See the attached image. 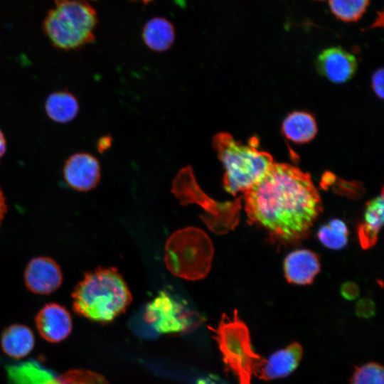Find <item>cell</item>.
<instances>
[{
  "label": "cell",
  "mask_w": 384,
  "mask_h": 384,
  "mask_svg": "<svg viewBox=\"0 0 384 384\" xmlns=\"http://www.w3.org/2000/svg\"><path fill=\"white\" fill-rule=\"evenodd\" d=\"M244 201L249 223L283 242L304 238L323 208L311 176L288 164L273 163Z\"/></svg>",
  "instance_id": "cell-1"
},
{
  "label": "cell",
  "mask_w": 384,
  "mask_h": 384,
  "mask_svg": "<svg viewBox=\"0 0 384 384\" xmlns=\"http://www.w3.org/2000/svg\"><path fill=\"white\" fill-rule=\"evenodd\" d=\"M74 311L98 322H109L124 312L131 292L115 267H98L86 273L72 293Z\"/></svg>",
  "instance_id": "cell-2"
},
{
  "label": "cell",
  "mask_w": 384,
  "mask_h": 384,
  "mask_svg": "<svg viewBox=\"0 0 384 384\" xmlns=\"http://www.w3.org/2000/svg\"><path fill=\"white\" fill-rule=\"evenodd\" d=\"M255 141L252 139L250 144H244L227 132H220L213 137V146L225 171L223 185L233 196L249 189L273 164L272 156L259 150Z\"/></svg>",
  "instance_id": "cell-3"
},
{
  "label": "cell",
  "mask_w": 384,
  "mask_h": 384,
  "mask_svg": "<svg viewBox=\"0 0 384 384\" xmlns=\"http://www.w3.org/2000/svg\"><path fill=\"white\" fill-rule=\"evenodd\" d=\"M55 6L45 17L42 28L55 48L77 50L95 41L97 23L95 9L85 0H54Z\"/></svg>",
  "instance_id": "cell-4"
},
{
  "label": "cell",
  "mask_w": 384,
  "mask_h": 384,
  "mask_svg": "<svg viewBox=\"0 0 384 384\" xmlns=\"http://www.w3.org/2000/svg\"><path fill=\"white\" fill-rule=\"evenodd\" d=\"M214 255L213 242L199 228L186 227L173 233L165 245L164 262L176 277L196 281L209 273Z\"/></svg>",
  "instance_id": "cell-5"
},
{
  "label": "cell",
  "mask_w": 384,
  "mask_h": 384,
  "mask_svg": "<svg viewBox=\"0 0 384 384\" xmlns=\"http://www.w3.org/2000/svg\"><path fill=\"white\" fill-rule=\"evenodd\" d=\"M214 332L225 366L236 377L239 384H251L257 375L265 358L253 348L248 327L235 309L232 317L223 314Z\"/></svg>",
  "instance_id": "cell-6"
},
{
  "label": "cell",
  "mask_w": 384,
  "mask_h": 384,
  "mask_svg": "<svg viewBox=\"0 0 384 384\" xmlns=\"http://www.w3.org/2000/svg\"><path fill=\"white\" fill-rule=\"evenodd\" d=\"M171 191L181 204L198 205L203 209L200 218L215 234H225L239 223L241 198L228 202L213 200L200 188L190 166L179 171L173 181Z\"/></svg>",
  "instance_id": "cell-7"
},
{
  "label": "cell",
  "mask_w": 384,
  "mask_h": 384,
  "mask_svg": "<svg viewBox=\"0 0 384 384\" xmlns=\"http://www.w3.org/2000/svg\"><path fill=\"white\" fill-rule=\"evenodd\" d=\"M144 320L159 334L183 333L192 330L201 317L188 308L185 302L161 291L145 307Z\"/></svg>",
  "instance_id": "cell-8"
},
{
  "label": "cell",
  "mask_w": 384,
  "mask_h": 384,
  "mask_svg": "<svg viewBox=\"0 0 384 384\" xmlns=\"http://www.w3.org/2000/svg\"><path fill=\"white\" fill-rule=\"evenodd\" d=\"M63 174L70 188L78 191H88L93 189L100 180V165L98 160L89 153H75L65 161Z\"/></svg>",
  "instance_id": "cell-9"
},
{
  "label": "cell",
  "mask_w": 384,
  "mask_h": 384,
  "mask_svg": "<svg viewBox=\"0 0 384 384\" xmlns=\"http://www.w3.org/2000/svg\"><path fill=\"white\" fill-rule=\"evenodd\" d=\"M24 281L28 290L35 294H48L58 289L63 282L58 263L48 257L33 258L27 265Z\"/></svg>",
  "instance_id": "cell-10"
},
{
  "label": "cell",
  "mask_w": 384,
  "mask_h": 384,
  "mask_svg": "<svg viewBox=\"0 0 384 384\" xmlns=\"http://www.w3.org/2000/svg\"><path fill=\"white\" fill-rule=\"evenodd\" d=\"M316 68L321 75L331 82L343 83L349 80L357 68L353 55L340 47L324 50L316 60Z\"/></svg>",
  "instance_id": "cell-11"
},
{
  "label": "cell",
  "mask_w": 384,
  "mask_h": 384,
  "mask_svg": "<svg viewBox=\"0 0 384 384\" xmlns=\"http://www.w3.org/2000/svg\"><path fill=\"white\" fill-rule=\"evenodd\" d=\"M37 329L46 341L56 343L68 336L72 330V319L63 306L51 303L45 305L36 317Z\"/></svg>",
  "instance_id": "cell-12"
},
{
  "label": "cell",
  "mask_w": 384,
  "mask_h": 384,
  "mask_svg": "<svg viewBox=\"0 0 384 384\" xmlns=\"http://www.w3.org/2000/svg\"><path fill=\"white\" fill-rule=\"evenodd\" d=\"M302 355L301 344L293 342L265 359L257 376L266 381L287 377L298 367Z\"/></svg>",
  "instance_id": "cell-13"
},
{
  "label": "cell",
  "mask_w": 384,
  "mask_h": 384,
  "mask_svg": "<svg viewBox=\"0 0 384 384\" xmlns=\"http://www.w3.org/2000/svg\"><path fill=\"white\" fill-rule=\"evenodd\" d=\"M320 271L317 255L306 249L296 250L286 257L284 272L287 280L295 284H309Z\"/></svg>",
  "instance_id": "cell-14"
},
{
  "label": "cell",
  "mask_w": 384,
  "mask_h": 384,
  "mask_svg": "<svg viewBox=\"0 0 384 384\" xmlns=\"http://www.w3.org/2000/svg\"><path fill=\"white\" fill-rule=\"evenodd\" d=\"M7 375L8 384H68L35 361L8 367Z\"/></svg>",
  "instance_id": "cell-15"
},
{
  "label": "cell",
  "mask_w": 384,
  "mask_h": 384,
  "mask_svg": "<svg viewBox=\"0 0 384 384\" xmlns=\"http://www.w3.org/2000/svg\"><path fill=\"white\" fill-rule=\"evenodd\" d=\"M384 201L383 190L380 194L367 203L364 220L358 228V237L363 249L372 247L377 242L383 223Z\"/></svg>",
  "instance_id": "cell-16"
},
{
  "label": "cell",
  "mask_w": 384,
  "mask_h": 384,
  "mask_svg": "<svg viewBox=\"0 0 384 384\" xmlns=\"http://www.w3.org/2000/svg\"><path fill=\"white\" fill-rule=\"evenodd\" d=\"M44 108L46 114L52 121L68 123L76 117L80 107L73 94L67 90H58L47 97Z\"/></svg>",
  "instance_id": "cell-17"
},
{
  "label": "cell",
  "mask_w": 384,
  "mask_h": 384,
  "mask_svg": "<svg viewBox=\"0 0 384 384\" xmlns=\"http://www.w3.org/2000/svg\"><path fill=\"white\" fill-rule=\"evenodd\" d=\"M142 36L146 46L152 50L165 51L174 42V26L165 18L155 17L145 23Z\"/></svg>",
  "instance_id": "cell-18"
},
{
  "label": "cell",
  "mask_w": 384,
  "mask_h": 384,
  "mask_svg": "<svg viewBox=\"0 0 384 384\" xmlns=\"http://www.w3.org/2000/svg\"><path fill=\"white\" fill-rule=\"evenodd\" d=\"M2 349L8 356L20 358L28 355L34 346V336L27 327L14 324L6 328L1 338Z\"/></svg>",
  "instance_id": "cell-19"
},
{
  "label": "cell",
  "mask_w": 384,
  "mask_h": 384,
  "mask_svg": "<svg viewBox=\"0 0 384 384\" xmlns=\"http://www.w3.org/2000/svg\"><path fill=\"white\" fill-rule=\"evenodd\" d=\"M282 132L289 140L295 143H305L314 138L317 133L316 122L309 113L293 112L284 120Z\"/></svg>",
  "instance_id": "cell-20"
},
{
  "label": "cell",
  "mask_w": 384,
  "mask_h": 384,
  "mask_svg": "<svg viewBox=\"0 0 384 384\" xmlns=\"http://www.w3.org/2000/svg\"><path fill=\"white\" fill-rule=\"evenodd\" d=\"M317 235L321 242L326 247L340 250L348 242V231L343 221L340 219H332L319 228Z\"/></svg>",
  "instance_id": "cell-21"
},
{
  "label": "cell",
  "mask_w": 384,
  "mask_h": 384,
  "mask_svg": "<svg viewBox=\"0 0 384 384\" xmlns=\"http://www.w3.org/2000/svg\"><path fill=\"white\" fill-rule=\"evenodd\" d=\"M370 0H329L332 13L346 22L358 21L366 11Z\"/></svg>",
  "instance_id": "cell-22"
},
{
  "label": "cell",
  "mask_w": 384,
  "mask_h": 384,
  "mask_svg": "<svg viewBox=\"0 0 384 384\" xmlns=\"http://www.w3.org/2000/svg\"><path fill=\"white\" fill-rule=\"evenodd\" d=\"M383 368L379 363L370 362L355 368L350 384H383Z\"/></svg>",
  "instance_id": "cell-23"
},
{
  "label": "cell",
  "mask_w": 384,
  "mask_h": 384,
  "mask_svg": "<svg viewBox=\"0 0 384 384\" xmlns=\"http://www.w3.org/2000/svg\"><path fill=\"white\" fill-rule=\"evenodd\" d=\"M375 304L368 298L360 299L356 306V312L358 316L363 318H369L375 314Z\"/></svg>",
  "instance_id": "cell-24"
},
{
  "label": "cell",
  "mask_w": 384,
  "mask_h": 384,
  "mask_svg": "<svg viewBox=\"0 0 384 384\" xmlns=\"http://www.w3.org/2000/svg\"><path fill=\"white\" fill-rule=\"evenodd\" d=\"M342 297L347 300L356 299L359 295V287L353 282H344L340 289Z\"/></svg>",
  "instance_id": "cell-25"
},
{
  "label": "cell",
  "mask_w": 384,
  "mask_h": 384,
  "mask_svg": "<svg viewBox=\"0 0 384 384\" xmlns=\"http://www.w3.org/2000/svg\"><path fill=\"white\" fill-rule=\"evenodd\" d=\"M372 87L375 93L382 99L383 97V69L376 70L372 76Z\"/></svg>",
  "instance_id": "cell-26"
},
{
  "label": "cell",
  "mask_w": 384,
  "mask_h": 384,
  "mask_svg": "<svg viewBox=\"0 0 384 384\" xmlns=\"http://www.w3.org/2000/svg\"><path fill=\"white\" fill-rule=\"evenodd\" d=\"M196 384H224L218 378L214 375H209L206 378L199 379Z\"/></svg>",
  "instance_id": "cell-27"
},
{
  "label": "cell",
  "mask_w": 384,
  "mask_h": 384,
  "mask_svg": "<svg viewBox=\"0 0 384 384\" xmlns=\"http://www.w3.org/2000/svg\"><path fill=\"white\" fill-rule=\"evenodd\" d=\"M6 212V200L0 188V225Z\"/></svg>",
  "instance_id": "cell-28"
},
{
  "label": "cell",
  "mask_w": 384,
  "mask_h": 384,
  "mask_svg": "<svg viewBox=\"0 0 384 384\" xmlns=\"http://www.w3.org/2000/svg\"><path fill=\"white\" fill-rule=\"evenodd\" d=\"M6 151V140L4 132L0 129V159Z\"/></svg>",
  "instance_id": "cell-29"
},
{
  "label": "cell",
  "mask_w": 384,
  "mask_h": 384,
  "mask_svg": "<svg viewBox=\"0 0 384 384\" xmlns=\"http://www.w3.org/2000/svg\"><path fill=\"white\" fill-rule=\"evenodd\" d=\"M180 6H183L185 3L184 0H175Z\"/></svg>",
  "instance_id": "cell-30"
},
{
  "label": "cell",
  "mask_w": 384,
  "mask_h": 384,
  "mask_svg": "<svg viewBox=\"0 0 384 384\" xmlns=\"http://www.w3.org/2000/svg\"><path fill=\"white\" fill-rule=\"evenodd\" d=\"M150 1H151V0H143V1H144V3H147V2Z\"/></svg>",
  "instance_id": "cell-31"
},
{
  "label": "cell",
  "mask_w": 384,
  "mask_h": 384,
  "mask_svg": "<svg viewBox=\"0 0 384 384\" xmlns=\"http://www.w3.org/2000/svg\"><path fill=\"white\" fill-rule=\"evenodd\" d=\"M91 1H97V0H91Z\"/></svg>",
  "instance_id": "cell-32"
},
{
  "label": "cell",
  "mask_w": 384,
  "mask_h": 384,
  "mask_svg": "<svg viewBox=\"0 0 384 384\" xmlns=\"http://www.w3.org/2000/svg\"><path fill=\"white\" fill-rule=\"evenodd\" d=\"M132 1H136V0H132Z\"/></svg>",
  "instance_id": "cell-33"
}]
</instances>
